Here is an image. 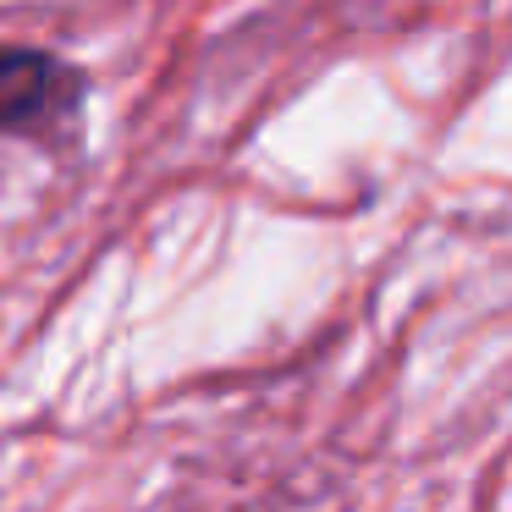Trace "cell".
<instances>
[{
	"label": "cell",
	"mask_w": 512,
	"mask_h": 512,
	"mask_svg": "<svg viewBox=\"0 0 512 512\" xmlns=\"http://www.w3.org/2000/svg\"><path fill=\"white\" fill-rule=\"evenodd\" d=\"M83 105V72L34 45L0 50V133L45 138L72 127Z\"/></svg>",
	"instance_id": "obj_1"
}]
</instances>
